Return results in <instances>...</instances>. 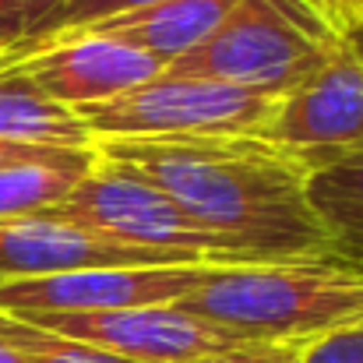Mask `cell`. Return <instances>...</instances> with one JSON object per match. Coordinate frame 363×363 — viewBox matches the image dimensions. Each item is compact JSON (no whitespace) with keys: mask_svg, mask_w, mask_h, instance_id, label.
<instances>
[{"mask_svg":"<svg viewBox=\"0 0 363 363\" xmlns=\"http://www.w3.org/2000/svg\"><path fill=\"white\" fill-rule=\"evenodd\" d=\"M99 162L169 194L247 264L328 257V233L307 198L311 173L257 134L106 138Z\"/></svg>","mask_w":363,"mask_h":363,"instance_id":"6da1fadb","label":"cell"},{"mask_svg":"<svg viewBox=\"0 0 363 363\" xmlns=\"http://www.w3.org/2000/svg\"><path fill=\"white\" fill-rule=\"evenodd\" d=\"M177 307L233 339L314 342L363 321V275L332 257L223 264Z\"/></svg>","mask_w":363,"mask_h":363,"instance_id":"7a4b0ae2","label":"cell"},{"mask_svg":"<svg viewBox=\"0 0 363 363\" xmlns=\"http://www.w3.org/2000/svg\"><path fill=\"white\" fill-rule=\"evenodd\" d=\"M342 46V28L321 0H237L208 39L166 71L216 78L282 99Z\"/></svg>","mask_w":363,"mask_h":363,"instance_id":"3957f363","label":"cell"},{"mask_svg":"<svg viewBox=\"0 0 363 363\" xmlns=\"http://www.w3.org/2000/svg\"><path fill=\"white\" fill-rule=\"evenodd\" d=\"M39 216L82 226L96 237H106L123 247L166 254L173 261L247 264L212 230L194 223L169 194L106 162H96V169L71 194H64L53 208Z\"/></svg>","mask_w":363,"mask_h":363,"instance_id":"277c9868","label":"cell"},{"mask_svg":"<svg viewBox=\"0 0 363 363\" xmlns=\"http://www.w3.org/2000/svg\"><path fill=\"white\" fill-rule=\"evenodd\" d=\"M279 99L237 89L216 78L173 74L123 92L110 103L74 110L92 141L106 138H212V134H257Z\"/></svg>","mask_w":363,"mask_h":363,"instance_id":"5b68a950","label":"cell"},{"mask_svg":"<svg viewBox=\"0 0 363 363\" xmlns=\"http://www.w3.org/2000/svg\"><path fill=\"white\" fill-rule=\"evenodd\" d=\"M307 173L363 152V67L342 46L300 89L282 96L257 130Z\"/></svg>","mask_w":363,"mask_h":363,"instance_id":"8992f818","label":"cell"},{"mask_svg":"<svg viewBox=\"0 0 363 363\" xmlns=\"http://www.w3.org/2000/svg\"><path fill=\"white\" fill-rule=\"evenodd\" d=\"M216 268L212 261L184 264H134V268H82L57 272L39 279L0 282L4 314H96V311H127L177 303L198 289Z\"/></svg>","mask_w":363,"mask_h":363,"instance_id":"52a82bcc","label":"cell"},{"mask_svg":"<svg viewBox=\"0 0 363 363\" xmlns=\"http://www.w3.org/2000/svg\"><path fill=\"white\" fill-rule=\"evenodd\" d=\"M21 321L106 350L130 363H201L216 357L219 350L240 342L219 332L216 325L187 314L177 303L96 311V314H21Z\"/></svg>","mask_w":363,"mask_h":363,"instance_id":"ba28073f","label":"cell"},{"mask_svg":"<svg viewBox=\"0 0 363 363\" xmlns=\"http://www.w3.org/2000/svg\"><path fill=\"white\" fill-rule=\"evenodd\" d=\"M11 67H18L46 99L60 103L71 113L110 103L162 74L159 60L96 35H67L46 43L11 60Z\"/></svg>","mask_w":363,"mask_h":363,"instance_id":"9c48e42d","label":"cell"},{"mask_svg":"<svg viewBox=\"0 0 363 363\" xmlns=\"http://www.w3.org/2000/svg\"><path fill=\"white\" fill-rule=\"evenodd\" d=\"M134 264H184V261L141 247H123L46 216L0 219V282L82 272V268H134Z\"/></svg>","mask_w":363,"mask_h":363,"instance_id":"30bf717a","label":"cell"},{"mask_svg":"<svg viewBox=\"0 0 363 363\" xmlns=\"http://www.w3.org/2000/svg\"><path fill=\"white\" fill-rule=\"evenodd\" d=\"M233 4L237 0H155V4H145L134 11H121V14L89 21V25L71 28L64 35H53L46 43H57L67 35H96V39L121 43V46H130V50L159 60L166 71L184 53H191L201 39H208V32L230 14Z\"/></svg>","mask_w":363,"mask_h":363,"instance_id":"8fae6325","label":"cell"},{"mask_svg":"<svg viewBox=\"0 0 363 363\" xmlns=\"http://www.w3.org/2000/svg\"><path fill=\"white\" fill-rule=\"evenodd\" d=\"M0 141L46 148H92V134L71 110L46 99L18 67H0Z\"/></svg>","mask_w":363,"mask_h":363,"instance_id":"7c38bea8","label":"cell"},{"mask_svg":"<svg viewBox=\"0 0 363 363\" xmlns=\"http://www.w3.org/2000/svg\"><path fill=\"white\" fill-rule=\"evenodd\" d=\"M307 198L328 233V257L363 275V152L311 173Z\"/></svg>","mask_w":363,"mask_h":363,"instance_id":"4fadbf2b","label":"cell"},{"mask_svg":"<svg viewBox=\"0 0 363 363\" xmlns=\"http://www.w3.org/2000/svg\"><path fill=\"white\" fill-rule=\"evenodd\" d=\"M96 148H60L43 159L14 162L0 169V219H25L53 208L92 169Z\"/></svg>","mask_w":363,"mask_h":363,"instance_id":"5bb4252c","label":"cell"},{"mask_svg":"<svg viewBox=\"0 0 363 363\" xmlns=\"http://www.w3.org/2000/svg\"><path fill=\"white\" fill-rule=\"evenodd\" d=\"M0 339L11 350H18L25 363H130L123 357L106 353V350H96V346H85L78 339L39 328L32 321H21L14 314H0Z\"/></svg>","mask_w":363,"mask_h":363,"instance_id":"9a60e30c","label":"cell"},{"mask_svg":"<svg viewBox=\"0 0 363 363\" xmlns=\"http://www.w3.org/2000/svg\"><path fill=\"white\" fill-rule=\"evenodd\" d=\"M57 4L60 0H0V50L7 53L4 64H11L14 57H21V50L53 18Z\"/></svg>","mask_w":363,"mask_h":363,"instance_id":"2e32d148","label":"cell"},{"mask_svg":"<svg viewBox=\"0 0 363 363\" xmlns=\"http://www.w3.org/2000/svg\"><path fill=\"white\" fill-rule=\"evenodd\" d=\"M145 4H155V0H60L57 11H53V18H50V21L39 28V35L21 50V57L32 53L35 46H43V43L53 39V35H64V32H71V28L89 25V21H99V18H110V14H121V11H134V7H145ZM14 60H18V57H14Z\"/></svg>","mask_w":363,"mask_h":363,"instance_id":"e0dca14e","label":"cell"},{"mask_svg":"<svg viewBox=\"0 0 363 363\" xmlns=\"http://www.w3.org/2000/svg\"><path fill=\"white\" fill-rule=\"evenodd\" d=\"M307 342H264V339H240L216 357L201 363H303Z\"/></svg>","mask_w":363,"mask_h":363,"instance_id":"ac0fdd59","label":"cell"},{"mask_svg":"<svg viewBox=\"0 0 363 363\" xmlns=\"http://www.w3.org/2000/svg\"><path fill=\"white\" fill-rule=\"evenodd\" d=\"M303 363H363V321L307 342Z\"/></svg>","mask_w":363,"mask_h":363,"instance_id":"d6986e66","label":"cell"},{"mask_svg":"<svg viewBox=\"0 0 363 363\" xmlns=\"http://www.w3.org/2000/svg\"><path fill=\"white\" fill-rule=\"evenodd\" d=\"M60 148H46V145H18V141H0V169L14 166V162H28V159H43L53 155Z\"/></svg>","mask_w":363,"mask_h":363,"instance_id":"ffe728a7","label":"cell"},{"mask_svg":"<svg viewBox=\"0 0 363 363\" xmlns=\"http://www.w3.org/2000/svg\"><path fill=\"white\" fill-rule=\"evenodd\" d=\"M321 7L335 18L339 28H346L357 14H363V0H321Z\"/></svg>","mask_w":363,"mask_h":363,"instance_id":"44dd1931","label":"cell"},{"mask_svg":"<svg viewBox=\"0 0 363 363\" xmlns=\"http://www.w3.org/2000/svg\"><path fill=\"white\" fill-rule=\"evenodd\" d=\"M342 43H346V50L353 53V60L363 67V14H357V18L342 28Z\"/></svg>","mask_w":363,"mask_h":363,"instance_id":"7402d4cb","label":"cell"},{"mask_svg":"<svg viewBox=\"0 0 363 363\" xmlns=\"http://www.w3.org/2000/svg\"><path fill=\"white\" fill-rule=\"evenodd\" d=\"M0 363H25V357H21L18 350H11V346L0 339Z\"/></svg>","mask_w":363,"mask_h":363,"instance_id":"603a6c76","label":"cell"},{"mask_svg":"<svg viewBox=\"0 0 363 363\" xmlns=\"http://www.w3.org/2000/svg\"><path fill=\"white\" fill-rule=\"evenodd\" d=\"M4 60H7V53H4V50H0V64H4Z\"/></svg>","mask_w":363,"mask_h":363,"instance_id":"cb8c5ba5","label":"cell"}]
</instances>
